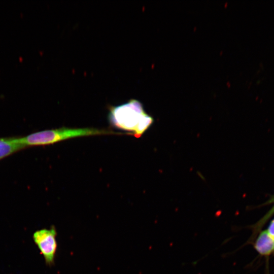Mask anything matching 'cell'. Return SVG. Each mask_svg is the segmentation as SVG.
<instances>
[{
    "instance_id": "cell-1",
    "label": "cell",
    "mask_w": 274,
    "mask_h": 274,
    "mask_svg": "<svg viewBox=\"0 0 274 274\" xmlns=\"http://www.w3.org/2000/svg\"><path fill=\"white\" fill-rule=\"evenodd\" d=\"M108 119L113 127L131 132L136 138L140 137L154 121L153 117L145 113L142 103L134 99L111 107Z\"/></svg>"
},
{
    "instance_id": "cell-2",
    "label": "cell",
    "mask_w": 274,
    "mask_h": 274,
    "mask_svg": "<svg viewBox=\"0 0 274 274\" xmlns=\"http://www.w3.org/2000/svg\"><path fill=\"white\" fill-rule=\"evenodd\" d=\"M113 133L93 128H70L62 127L45 130L19 138L20 142L25 147L43 146L79 136Z\"/></svg>"
},
{
    "instance_id": "cell-3",
    "label": "cell",
    "mask_w": 274,
    "mask_h": 274,
    "mask_svg": "<svg viewBox=\"0 0 274 274\" xmlns=\"http://www.w3.org/2000/svg\"><path fill=\"white\" fill-rule=\"evenodd\" d=\"M56 237L57 231L54 226L37 230L32 234L35 244L49 266L54 263L57 250Z\"/></svg>"
},
{
    "instance_id": "cell-4",
    "label": "cell",
    "mask_w": 274,
    "mask_h": 274,
    "mask_svg": "<svg viewBox=\"0 0 274 274\" xmlns=\"http://www.w3.org/2000/svg\"><path fill=\"white\" fill-rule=\"evenodd\" d=\"M26 147L19 138H0V160Z\"/></svg>"
},
{
    "instance_id": "cell-5",
    "label": "cell",
    "mask_w": 274,
    "mask_h": 274,
    "mask_svg": "<svg viewBox=\"0 0 274 274\" xmlns=\"http://www.w3.org/2000/svg\"><path fill=\"white\" fill-rule=\"evenodd\" d=\"M254 248L260 255L268 256L274 251V238L267 231H262L257 237Z\"/></svg>"
},
{
    "instance_id": "cell-6",
    "label": "cell",
    "mask_w": 274,
    "mask_h": 274,
    "mask_svg": "<svg viewBox=\"0 0 274 274\" xmlns=\"http://www.w3.org/2000/svg\"><path fill=\"white\" fill-rule=\"evenodd\" d=\"M267 231L269 234L274 238V219L269 225Z\"/></svg>"
}]
</instances>
